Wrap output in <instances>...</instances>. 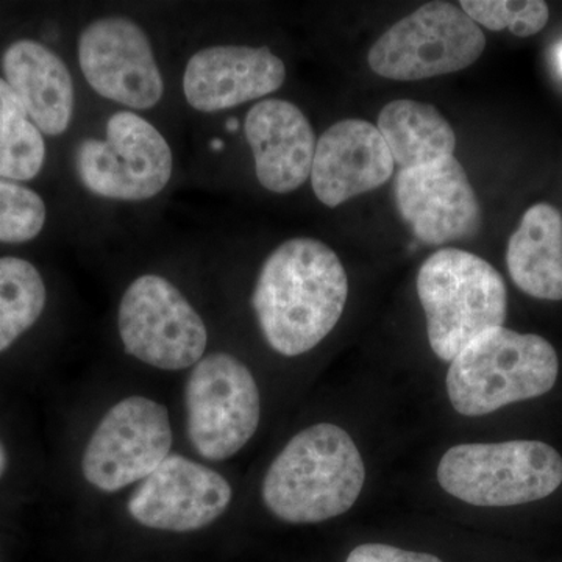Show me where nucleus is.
<instances>
[{"instance_id": "f257e3e1", "label": "nucleus", "mask_w": 562, "mask_h": 562, "mask_svg": "<svg viewBox=\"0 0 562 562\" xmlns=\"http://www.w3.org/2000/svg\"><path fill=\"white\" fill-rule=\"evenodd\" d=\"M347 295L349 280L338 255L317 239L295 238L262 265L251 305L269 346L299 357L330 335Z\"/></svg>"}, {"instance_id": "f03ea898", "label": "nucleus", "mask_w": 562, "mask_h": 562, "mask_svg": "<svg viewBox=\"0 0 562 562\" xmlns=\"http://www.w3.org/2000/svg\"><path fill=\"white\" fill-rule=\"evenodd\" d=\"M364 480V462L349 432L317 424L277 454L262 480V501L283 522L319 524L349 512Z\"/></svg>"}, {"instance_id": "7ed1b4c3", "label": "nucleus", "mask_w": 562, "mask_h": 562, "mask_svg": "<svg viewBox=\"0 0 562 562\" xmlns=\"http://www.w3.org/2000/svg\"><path fill=\"white\" fill-rule=\"evenodd\" d=\"M560 360L542 336L505 327L479 336L450 362L447 392L462 416H486L552 391Z\"/></svg>"}, {"instance_id": "20e7f679", "label": "nucleus", "mask_w": 562, "mask_h": 562, "mask_svg": "<svg viewBox=\"0 0 562 562\" xmlns=\"http://www.w3.org/2000/svg\"><path fill=\"white\" fill-rule=\"evenodd\" d=\"M417 294L427 317L428 341L452 362L484 333L503 327L508 292L501 273L471 251L442 249L422 265Z\"/></svg>"}, {"instance_id": "39448f33", "label": "nucleus", "mask_w": 562, "mask_h": 562, "mask_svg": "<svg viewBox=\"0 0 562 562\" xmlns=\"http://www.w3.org/2000/svg\"><path fill=\"white\" fill-rule=\"evenodd\" d=\"M438 482L458 501L484 508L525 505L562 484V457L549 443H460L447 450Z\"/></svg>"}, {"instance_id": "423d86ee", "label": "nucleus", "mask_w": 562, "mask_h": 562, "mask_svg": "<svg viewBox=\"0 0 562 562\" xmlns=\"http://www.w3.org/2000/svg\"><path fill=\"white\" fill-rule=\"evenodd\" d=\"M486 49V36L450 2H430L395 22L369 52V66L384 79L417 81L458 72Z\"/></svg>"}, {"instance_id": "0eeeda50", "label": "nucleus", "mask_w": 562, "mask_h": 562, "mask_svg": "<svg viewBox=\"0 0 562 562\" xmlns=\"http://www.w3.org/2000/svg\"><path fill=\"white\" fill-rule=\"evenodd\" d=\"M188 438L209 461L235 457L254 438L261 398L250 369L217 351L194 366L184 386Z\"/></svg>"}, {"instance_id": "6e6552de", "label": "nucleus", "mask_w": 562, "mask_h": 562, "mask_svg": "<svg viewBox=\"0 0 562 562\" xmlns=\"http://www.w3.org/2000/svg\"><path fill=\"white\" fill-rule=\"evenodd\" d=\"M77 176L91 194L139 202L160 194L172 176V150L149 121L122 110L106 122L105 139L81 140Z\"/></svg>"}, {"instance_id": "1a4fd4ad", "label": "nucleus", "mask_w": 562, "mask_h": 562, "mask_svg": "<svg viewBox=\"0 0 562 562\" xmlns=\"http://www.w3.org/2000/svg\"><path fill=\"white\" fill-rule=\"evenodd\" d=\"M117 327L128 355L162 371L198 364L209 344L205 322L191 303L154 273L140 276L124 292Z\"/></svg>"}, {"instance_id": "9d476101", "label": "nucleus", "mask_w": 562, "mask_h": 562, "mask_svg": "<svg viewBox=\"0 0 562 562\" xmlns=\"http://www.w3.org/2000/svg\"><path fill=\"white\" fill-rule=\"evenodd\" d=\"M171 447L168 408L132 395L102 417L85 449L81 472L91 486L117 492L149 476L171 454Z\"/></svg>"}, {"instance_id": "9b49d317", "label": "nucleus", "mask_w": 562, "mask_h": 562, "mask_svg": "<svg viewBox=\"0 0 562 562\" xmlns=\"http://www.w3.org/2000/svg\"><path fill=\"white\" fill-rule=\"evenodd\" d=\"M81 72L102 98L135 110L161 101L165 81L149 36L128 18L92 21L79 38Z\"/></svg>"}, {"instance_id": "f8f14e48", "label": "nucleus", "mask_w": 562, "mask_h": 562, "mask_svg": "<svg viewBox=\"0 0 562 562\" xmlns=\"http://www.w3.org/2000/svg\"><path fill=\"white\" fill-rule=\"evenodd\" d=\"M232 497L231 483L221 473L181 454H169L133 491L127 509L143 527L187 532L220 519Z\"/></svg>"}, {"instance_id": "ddd939ff", "label": "nucleus", "mask_w": 562, "mask_h": 562, "mask_svg": "<svg viewBox=\"0 0 562 562\" xmlns=\"http://www.w3.org/2000/svg\"><path fill=\"white\" fill-rule=\"evenodd\" d=\"M395 202L416 238L428 246L472 238L482 225L479 199L454 157L402 169L395 179Z\"/></svg>"}, {"instance_id": "4468645a", "label": "nucleus", "mask_w": 562, "mask_h": 562, "mask_svg": "<svg viewBox=\"0 0 562 562\" xmlns=\"http://www.w3.org/2000/svg\"><path fill=\"white\" fill-rule=\"evenodd\" d=\"M286 66L269 47L211 46L192 55L184 98L202 113L233 109L280 90Z\"/></svg>"}, {"instance_id": "2eb2a0df", "label": "nucleus", "mask_w": 562, "mask_h": 562, "mask_svg": "<svg viewBox=\"0 0 562 562\" xmlns=\"http://www.w3.org/2000/svg\"><path fill=\"white\" fill-rule=\"evenodd\" d=\"M394 168L386 140L375 125L362 120L341 121L317 140L313 191L324 205L335 209L382 187Z\"/></svg>"}, {"instance_id": "dca6fc26", "label": "nucleus", "mask_w": 562, "mask_h": 562, "mask_svg": "<svg viewBox=\"0 0 562 562\" xmlns=\"http://www.w3.org/2000/svg\"><path fill=\"white\" fill-rule=\"evenodd\" d=\"M244 133L262 188L288 194L312 177L316 135L294 103L268 99L251 106Z\"/></svg>"}, {"instance_id": "f3484780", "label": "nucleus", "mask_w": 562, "mask_h": 562, "mask_svg": "<svg viewBox=\"0 0 562 562\" xmlns=\"http://www.w3.org/2000/svg\"><path fill=\"white\" fill-rule=\"evenodd\" d=\"M2 70L41 133L58 136L68 131L76 92L68 66L55 52L38 41H16L3 52Z\"/></svg>"}, {"instance_id": "a211bd4d", "label": "nucleus", "mask_w": 562, "mask_h": 562, "mask_svg": "<svg viewBox=\"0 0 562 562\" xmlns=\"http://www.w3.org/2000/svg\"><path fill=\"white\" fill-rule=\"evenodd\" d=\"M506 265L516 286L541 301H562V214L532 205L509 238Z\"/></svg>"}, {"instance_id": "6ab92c4d", "label": "nucleus", "mask_w": 562, "mask_h": 562, "mask_svg": "<svg viewBox=\"0 0 562 562\" xmlns=\"http://www.w3.org/2000/svg\"><path fill=\"white\" fill-rule=\"evenodd\" d=\"M376 128L401 171L453 157L457 146L452 125L435 106L408 99L387 103Z\"/></svg>"}, {"instance_id": "aec40b11", "label": "nucleus", "mask_w": 562, "mask_h": 562, "mask_svg": "<svg viewBox=\"0 0 562 562\" xmlns=\"http://www.w3.org/2000/svg\"><path fill=\"white\" fill-rule=\"evenodd\" d=\"M47 291L38 269L18 257L0 258V351L31 330L46 308Z\"/></svg>"}, {"instance_id": "412c9836", "label": "nucleus", "mask_w": 562, "mask_h": 562, "mask_svg": "<svg viewBox=\"0 0 562 562\" xmlns=\"http://www.w3.org/2000/svg\"><path fill=\"white\" fill-rule=\"evenodd\" d=\"M44 161L43 133L33 124L10 85L0 77V179H35Z\"/></svg>"}, {"instance_id": "4be33fe9", "label": "nucleus", "mask_w": 562, "mask_h": 562, "mask_svg": "<svg viewBox=\"0 0 562 562\" xmlns=\"http://www.w3.org/2000/svg\"><path fill=\"white\" fill-rule=\"evenodd\" d=\"M460 7L476 25L492 32L509 29L513 35L520 38L541 32L550 18L549 5L541 0H464Z\"/></svg>"}, {"instance_id": "5701e85b", "label": "nucleus", "mask_w": 562, "mask_h": 562, "mask_svg": "<svg viewBox=\"0 0 562 562\" xmlns=\"http://www.w3.org/2000/svg\"><path fill=\"white\" fill-rule=\"evenodd\" d=\"M46 203L38 192L0 179V243L32 241L46 224Z\"/></svg>"}, {"instance_id": "b1692460", "label": "nucleus", "mask_w": 562, "mask_h": 562, "mask_svg": "<svg viewBox=\"0 0 562 562\" xmlns=\"http://www.w3.org/2000/svg\"><path fill=\"white\" fill-rule=\"evenodd\" d=\"M346 562H442L428 553L408 552L384 543H364L349 554Z\"/></svg>"}, {"instance_id": "393cba45", "label": "nucleus", "mask_w": 562, "mask_h": 562, "mask_svg": "<svg viewBox=\"0 0 562 562\" xmlns=\"http://www.w3.org/2000/svg\"><path fill=\"white\" fill-rule=\"evenodd\" d=\"M7 465H9V454H7L3 443L0 442V479H2L3 473H5Z\"/></svg>"}, {"instance_id": "a878e982", "label": "nucleus", "mask_w": 562, "mask_h": 562, "mask_svg": "<svg viewBox=\"0 0 562 562\" xmlns=\"http://www.w3.org/2000/svg\"><path fill=\"white\" fill-rule=\"evenodd\" d=\"M227 128H228V132H236V131H238V122H236V121H228L227 122Z\"/></svg>"}, {"instance_id": "bb28decb", "label": "nucleus", "mask_w": 562, "mask_h": 562, "mask_svg": "<svg viewBox=\"0 0 562 562\" xmlns=\"http://www.w3.org/2000/svg\"><path fill=\"white\" fill-rule=\"evenodd\" d=\"M213 149H216V150L222 149V143H221L220 139H214L213 140Z\"/></svg>"}, {"instance_id": "cd10ccee", "label": "nucleus", "mask_w": 562, "mask_h": 562, "mask_svg": "<svg viewBox=\"0 0 562 562\" xmlns=\"http://www.w3.org/2000/svg\"><path fill=\"white\" fill-rule=\"evenodd\" d=\"M558 65H560V69L562 72V46L560 47V50H558Z\"/></svg>"}]
</instances>
